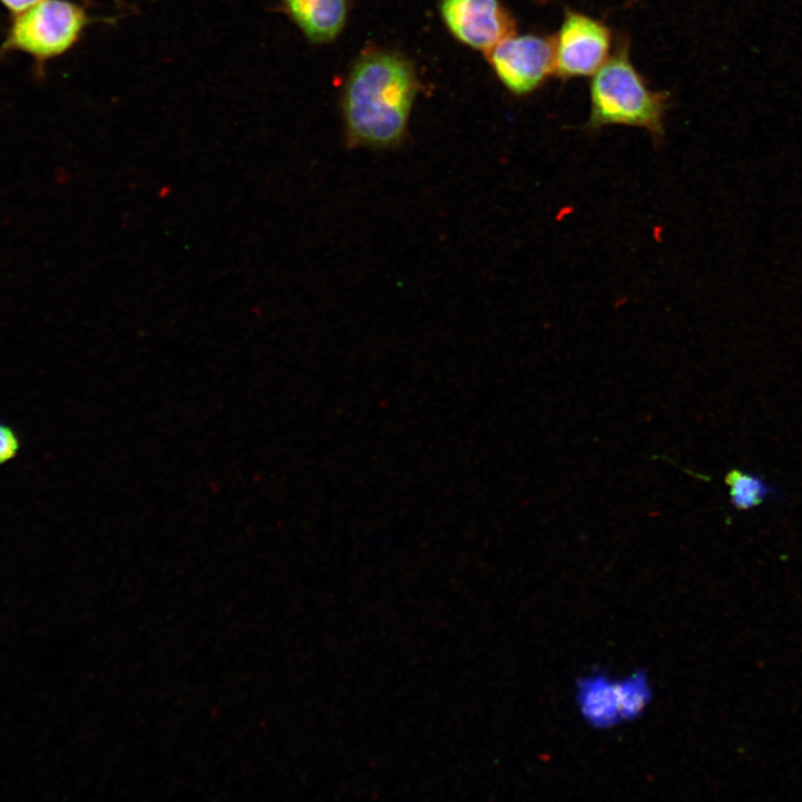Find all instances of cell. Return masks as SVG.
Wrapping results in <instances>:
<instances>
[{
	"label": "cell",
	"mask_w": 802,
	"mask_h": 802,
	"mask_svg": "<svg viewBox=\"0 0 802 802\" xmlns=\"http://www.w3.org/2000/svg\"><path fill=\"white\" fill-rule=\"evenodd\" d=\"M20 450V439L12 427L0 422V466L13 460Z\"/></svg>",
	"instance_id": "cell-11"
},
{
	"label": "cell",
	"mask_w": 802,
	"mask_h": 802,
	"mask_svg": "<svg viewBox=\"0 0 802 802\" xmlns=\"http://www.w3.org/2000/svg\"><path fill=\"white\" fill-rule=\"evenodd\" d=\"M485 53L501 84L518 96L537 90L555 74L552 38L512 33Z\"/></svg>",
	"instance_id": "cell-4"
},
{
	"label": "cell",
	"mask_w": 802,
	"mask_h": 802,
	"mask_svg": "<svg viewBox=\"0 0 802 802\" xmlns=\"http://www.w3.org/2000/svg\"><path fill=\"white\" fill-rule=\"evenodd\" d=\"M281 9L313 43L332 41L346 21V0H280Z\"/></svg>",
	"instance_id": "cell-7"
},
{
	"label": "cell",
	"mask_w": 802,
	"mask_h": 802,
	"mask_svg": "<svg viewBox=\"0 0 802 802\" xmlns=\"http://www.w3.org/2000/svg\"><path fill=\"white\" fill-rule=\"evenodd\" d=\"M616 686L622 721H635L651 704L653 696L652 685L646 672L637 669L617 679Z\"/></svg>",
	"instance_id": "cell-10"
},
{
	"label": "cell",
	"mask_w": 802,
	"mask_h": 802,
	"mask_svg": "<svg viewBox=\"0 0 802 802\" xmlns=\"http://www.w3.org/2000/svg\"><path fill=\"white\" fill-rule=\"evenodd\" d=\"M42 0H0V3L13 16L19 14L36 6Z\"/></svg>",
	"instance_id": "cell-12"
},
{
	"label": "cell",
	"mask_w": 802,
	"mask_h": 802,
	"mask_svg": "<svg viewBox=\"0 0 802 802\" xmlns=\"http://www.w3.org/2000/svg\"><path fill=\"white\" fill-rule=\"evenodd\" d=\"M575 696L581 717L591 727L608 730L623 722L616 681L610 676L593 673L579 677Z\"/></svg>",
	"instance_id": "cell-8"
},
{
	"label": "cell",
	"mask_w": 802,
	"mask_h": 802,
	"mask_svg": "<svg viewBox=\"0 0 802 802\" xmlns=\"http://www.w3.org/2000/svg\"><path fill=\"white\" fill-rule=\"evenodd\" d=\"M91 19L71 0H42L16 14L1 46V52L19 51L38 62L68 52L80 39Z\"/></svg>",
	"instance_id": "cell-3"
},
{
	"label": "cell",
	"mask_w": 802,
	"mask_h": 802,
	"mask_svg": "<svg viewBox=\"0 0 802 802\" xmlns=\"http://www.w3.org/2000/svg\"><path fill=\"white\" fill-rule=\"evenodd\" d=\"M439 10L454 38L483 52L515 31V20L500 0H440Z\"/></svg>",
	"instance_id": "cell-6"
},
{
	"label": "cell",
	"mask_w": 802,
	"mask_h": 802,
	"mask_svg": "<svg viewBox=\"0 0 802 802\" xmlns=\"http://www.w3.org/2000/svg\"><path fill=\"white\" fill-rule=\"evenodd\" d=\"M726 483L732 505L741 510L755 508L776 496V489L772 485L751 472L731 471Z\"/></svg>",
	"instance_id": "cell-9"
},
{
	"label": "cell",
	"mask_w": 802,
	"mask_h": 802,
	"mask_svg": "<svg viewBox=\"0 0 802 802\" xmlns=\"http://www.w3.org/2000/svg\"><path fill=\"white\" fill-rule=\"evenodd\" d=\"M419 89L415 71L403 56L389 50L363 53L343 91L342 114L349 147L385 149L405 135Z\"/></svg>",
	"instance_id": "cell-1"
},
{
	"label": "cell",
	"mask_w": 802,
	"mask_h": 802,
	"mask_svg": "<svg viewBox=\"0 0 802 802\" xmlns=\"http://www.w3.org/2000/svg\"><path fill=\"white\" fill-rule=\"evenodd\" d=\"M552 46L555 75L564 79L590 76L609 57L612 32L602 21L567 9Z\"/></svg>",
	"instance_id": "cell-5"
},
{
	"label": "cell",
	"mask_w": 802,
	"mask_h": 802,
	"mask_svg": "<svg viewBox=\"0 0 802 802\" xmlns=\"http://www.w3.org/2000/svg\"><path fill=\"white\" fill-rule=\"evenodd\" d=\"M589 91V129L639 127L649 131L656 144L662 143L669 95L648 87L629 60L627 42H622L593 75Z\"/></svg>",
	"instance_id": "cell-2"
}]
</instances>
